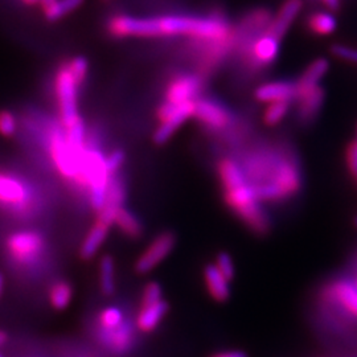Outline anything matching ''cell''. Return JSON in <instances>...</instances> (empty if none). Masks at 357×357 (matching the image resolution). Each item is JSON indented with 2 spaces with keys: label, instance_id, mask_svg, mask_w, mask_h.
I'll return each mask as SVG.
<instances>
[{
  "label": "cell",
  "instance_id": "obj_27",
  "mask_svg": "<svg viewBox=\"0 0 357 357\" xmlns=\"http://www.w3.org/2000/svg\"><path fill=\"white\" fill-rule=\"evenodd\" d=\"M290 101H277V102L268 103L266 110H265V123L268 126L278 125L282 119L287 115L290 110Z\"/></svg>",
  "mask_w": 357,
  "mask_h": 357
},
{
  "label": "cell",
  "instance_id": "obj_29",
  "mask_svg": "<svg viewBox=\"0 0 357 357\" xmlns=\"http://www.w3.org/2000/svg\"><path fill=\"white\" fill-rule=\"evenodd\" d=\"M163 299V290L158 282H150L146 284L142 294L141 305H150Z\"/></svg>",
  "mask_w": 357,
  "mask_h": 357
},
{
  "label": "cell",
  "instance_id": "obj_15",
  "mask_svg": "<svg viewBox=\"0 0 357 357\" xmlns=\"http://www.w3.org/2000/svg\"><path fill=\"white\" fill-rule=\"evenodd\" d=\"M255 98L259 102L271 103L277 101H290L293 102L296 98L295 82L278 81L261 85L255 90Z\"/></svg>",
  "mask_w": 357,
  "mask_h": 357
},
{
  "label": "cell",
  "instance_id": "obj_28",
  "mask_svg": "<svg viewBox=\"0 0 357 357\" xmlns=\"http://www.w3.org/2000/svg\"><path fill=\"white\" fill-rule=\"evenodd\" d=\"M100 324L105 332L114 331L123 324V314L116 307L105 308L100 315Z\"/></svg>",
  "mask_w": 357,
  "mask_h": 357
},
{
  "label": "cell",
  "instance_id": "obj_8",
  "mask_svg": "<svg viewBox=\"0 0 357 357\" xmlns=\"http://www.w3.org/2000/svg\"><path fill=\"white\" fill-rule=\"evenodd\" d=\"M175 245L176 237L174 233L165 231L159 234L137 259L135 271L138 274H147L153 271V268H158L172 253Z\"/></svg>",
  "mask_w": 357,
  "mask_h": 357
},
{
  "label": "cell",
  "instance_id": "obj_16",
  "mask_svg": "<svg viewBox=\"0 0 357 357\" xmlns=\"http://www.w3.org/2000/svg\"><path fill=\"white\" fill-rule=\"evenodd\" d=\"M326 93L321 86H317L315 89L310 90L301 96L296 102H298V119L301 123H310L315 119V116L323 106L324 102Z\"/></svg>",
  "mask_w": 357,
  "mask_h": 357
},
{
  "label": "cell",
  "instance_id": "obj_4",
  "mask_svg": "<svg viewBox=\"0 0 357 357\" xmlns=\"http://www.w3.org/2000/svg\"><path fill=\"white\" fill-rule=\"evenodd\" d=\"M79 86L81 85L70 72L68 63L63 65L56 76V96L60 107L61 123L65 128L73 126L81 119L77 109V97Z\"/></svg>",
  "mask_w": 357,
  "mask_h": 357
},
{
  "label": "cell",
  "instance_id": "obj_41",
  "mask_svg": "<svg viewBox=\"0 0 357 357\" xmlns=\"http://www.w3.org/2000/svg\"><path fill=\"white\" fill-rule=\"evenodd\" d=\"M23 1L26 3V4H31V6H32V4H36V3H38V0H23Z\"/></svg>",
  "mask_w": 357,
  "mask_h": 357
},
{
  "label": "cell",
  "instance_id": "obj_9",
  "mask_svg": "<svg viewBox=\"0 0 357 357\" xmlns=\"http://www.w3.org/2000/svg\"><path fill=\"white\" fill-rule=\"evenodd\" d=\"M193 116L212 130L228 128L231 122V115L227 107L211 98H197L195 101Z\"/></svg>",
  "mask_w": 357,
  "mask_h": 357
},
{
  "label": "cell",
  "instance_id": "obj_37",
  "mask_svg": "<svg viewBox=\"0 0 357 357\" xmlns=\"http://www.w3.org/2000/svg\"><path fill=\"white\" fill-rule=\"evenodd\" d=\"M330 10H337L339 8V0H321Z\"/></svg>",
  "mask_w": 357,
  "mask_h": 357
},
{
  "label": "cell",
  "instance_id": "obj_33",
  "mask_svg": "<svg viewBox=\"0 0 357 357\" xmlns=\"http://www.w3.org/2000/svg\"><path fill=\"white\" fill-rule=\"evenodd\" d=\"M331 51L336 57L345 60L348 63L357 64L356 48L348 47V45H344V44H335V45H332Z\"/></svg>",
  "mask_w": 357,
  "mask_h": 357
},
{
  "label": "cell",
  "instance_id": "obj_24",
  "mask_svg": "<svg viewBox=\"0 0 357 357\" xmlns=\"http://www.w3.org/2000/svg\"><path fill=\"white\" fill-rule=\"evenodd\" d=\"M73 298V289L68 282H57L52 286L50 291V302L56 310H65L70 305Z\"/></svg>",
  "mask_w": 357,
  "mask_h": 357
},
{
  "label": "cell",
  "instance_id": "obj_39",
  "mask_svg": "<svg viewBox=\"0 0 357 357\" xmlns=\"http://www.w3.org/2000/svg\"><path fill=\"white\" fill-rule=\"evenodd\" d=\"M3 290H4V277H3V274L0 273V298H1Z\"/></svg>",
  "mask_w": 357,
  "mask_h": 357
},
{
  "label": "cell",
  "instance_id": "obj_25",
  "mask_svg": "<svg viewBox=\"0 0 357 357\" xmlns=\"http://www.w3.org/2000/svg\"><path fill=\"white\" fill-rule=\"evenodd\" d=\"M310 29L318 35H330L336 28V19L328 13H318L312 15L308 20Z\"/></svg>",
  "mask_w": 357,
  "mask_h": 357
},
{
  "label": "cell",
  "instance_id": "obj_43",
  "mask_svg": "<svg viewBox=\"0 0 357 357\" xmlns=\"http://www.w3.org/2000/svg\"><path fill=\"white\" fill-rule=\"evenodd\" d=\"M356 286H357V283H356Z\"/></svg>",
  "mask_w": 357,
  "mask_h": 357
},
{
  "label": "cell",
  "instance_id": "obj_6",
  "mask_svg": "<svg viewBox=\"0 0 357 357\" xmlns=\"http://www.w3.org/2000/svg\"><path fill=\"white\" fill-rule=\"evenodd\" d=\"M50 150H51L52 159L60 174L66 178L77 180L79 174V165H81V153H77L68 144L65 132L59 128L52 130L50 137ZM85 150V149H84Z\"/></svg>",
  "mask_w": 357,
  "mask_h": 357
},
{
  "label": "cell",
  "instance_id": "obj_14",
  "mask_svg": "<svg viewBox=\"0 0 357 357\" xmlns=\"http://www.w3.org/2000/svg\"><path fill=\"white\" fill-rule=\"evenodd\" d=\"M280 38L265 32L261 38L255 40L248 53L252 56V60L257 66H268L275 61L280 53Z\"/></svg>",
  "mask_w": 357,
  "mask_h": 357
},
{
  "label": "cell",
  "instance_id": "obj_20",
  "mask_svg": "<svg viewBox=\"0 0 357 357\" xmlns=\"http://www.w3.org/2000/svg\"><path fill=\"white\" fill-rule=\"evenodd\" d=\"M110 227L103 224L101 221H97L94 224V227L89 230V233L86 234L84 243L79 248V255L84 259H91L94 255L100 252V249L102 248L103 243L107 238Z\"/></svg>",
  "mask_w": 357,
  "mask_h": 357
},
{
  "label": "cell",
  "instance_id": "obj_13",
  "mask_svg": "<svg viewBox=\"0 0 357 357\" xmlns=\"http://www.w3.org/2000/svg\"><path fill=\"white\" fill-rule=\"evenodd\" d=\"M301 10H302V0H286L281 10L271 19L266 32L268 35L281 40L293 24L294 20L299 15Z\"/></svg>",
  "mask_w": 357,
  "mask_h": 357
},
{
  "label": "cell",
  "instance_id": "obj_26",
  "mask_svg": "<svg viewBox=\"0 0 357 357\" xmlns=\"http://www.w3.org/2000/svg\"><path fill=\"white\" fill-rule=\"evenodd\" d=\"M84 0H57L52 7L45 10L44 13L48 20L56 22L59 19H63L66 15L73 13L77 10Z\"/></svg>",
  "mask_w": 357,
  "mask_h": 357
},
{
  "label": "cell",
  "instance_id": "obj_22",
  "mask_svg": "<svg viewBox=\"0 0 357 357\" xmlns=\"http://www.w3.org/2000/svg\"><path fill=\"white\" fill-rule=\"evenodd\" d=\"M333 296L343 306L357 317V286L349 282H339L332 287Z\"/></svg>",
  "mask_w": 357,
  "mask_h": 357
},
{
  "label": "cell",
  "instance_id": "obj_12",
  "mask_svg": "<svg viewBox=\"0 0 357 357\" xmlns=\"http://www.w3.org/2000/svg\"><path fill=\"white\" fill-rule=\"evenodd\" d=\"M125 203V185L121 178H112L109 191L106 195V200L102 209L98 212V220L103 224L112 227L114 224L115 216L118 211Z\"/></svg>",
  "mask_w": 357,
  "mask_h": 357
},
{
  "label": "cell",
  "instance_id": "obj_3",
  "mask_svg": "<svg viewBox=\"0 0 357 357\" xmlns=\"http://www.w3.org/2000/svg\"><path fill=\"white\" fill-rule=\"evenodd\" d=\"M218 172L225 188V200L230 208L249 228L258 233H266L270 228L268 215L245 176L243 167L233 159H222Z\"/></svg>",
  "mask_w": 357,
  "mask_h": 357
},
{
  "label": "cell",
  "instance_id": "obj_10",
  "mask_svg": "<svg viewBox=\"0 0 357 357\" xmlns=\"http://www.w3.org/2000/svg\"><path fill=\"white\" fill-rule=\"evenodd\" d=\"M203 89V81L196 75H180L174 78L166 90V102L184 103L196 101Z\"/></svg>",
  "mask_w": 357,
  "mask_h": 357
},
{
  "label": "cell",
  "instance_id": "obj_36",
  "mask_svg": "<svg viewBox=\"0 0 357 357\" xmlns=\"http://www.w3.org/2000/svg\"><path fill=\"white\" fill-rule=\"evenodd\" d=\"M212 357H248V355L243 351H225V352H218Z\"/></svg>",
  "mask_w": 357,
  "mask_h": 357
},
{
  "label": "cell",
  "instance_id": "obj_42",
  "mask_svg": "<svg viewBox=\"0 0 357 357\" xmlns=\"http://www.w3.org/2000/svg\"><path fill=\"white\" fill-rule=\"evenodd\" d=\"M355 225H356V227H357V217H356V218H355Z\"/></svg>",
  "mask_w": 357,
  "mask_h": 357
},
{
  "label": "cell",
  "instance_id": "obj_17",
  "mask_svg": "<svg viewBox=\"0 0 357 357\" xmlns=\"http://www.w3.org/2000/svg\"><path fill=\"white\" fill-rule=\"evenodd\" d=\"M167 312L168 303L165 299L150 305H141V310L137 317V328L142 332L155 331L160 321L165 319Z\"/></svg>",
  "mask_w": 357,
  "mask_h": 357
},
{
  "label": "cell",
  "instance_id": "obj_5",
  "mask_svg": "<svg viewBox=\"0 0 357 357\" xmlns=\"http://www.w3.org/2000/svg\"><path fill=\"white\" fill-rule=\"evenodd\" d=\"M195 113V101L184 103L165 102L158 112L160 126L153 134V141L158 144L166 143L188 118Z\"/></svg>",
  "mask_w": 357,
  "mask_h": 357
},
{
  "label": "cell",
  "instance_id": "obj_34",
  "mask_svg": "<svg viewBox=\"0 0 357 357\" xmlns=\"http://www.w3.org/2000/svg\"><path fill=\"white\" fill-rule=\"evenodd\" d=\"M123 162H125V153H123V151H121V150H115L109 156L105 158L106 168H107V171L112 175L119 169V167L123 165Z\"/></svg>",
  "mask_w": 357,
  "mask_h": 357
},
{
  "label": "cell",
  "instance_id": "obj_31",
  "mask_svg": "<svg viewBox=\"0 0 357 357\" xmlns=\"http://www.w3.org/2000/svg\"><path fill=\"white\" fill-rule=\"evenodd\" d=\"M68 65H69V69H70V72L73 73V76L76 77L78 84L82 85L85 77L88 75V68H89L86 59L82 57V56H77L75 59H72V60L68 63Z\"/></svg>",
  "mask_w": 357,
  "mask_h": 357
},
{
  "label": "cell",
  "instance_id": "obj_19",
  "mask_svg": "<svg viewBox=\"0 0 357 357\" xmlns=\"http://www.w3.org/2000/svg\"><path fill=\"white\" fill-rule=\"evenodd\" d=\"M204 282L209 295L216 302H227L230 296L229 282L215 265H206L204 268Z\"/></svg>",
  "mask_w": 357,
  "mask_h": 357
},
{
  "label": "cell",
  "instance_id": "obj_23",
  "mask_svg": "<svg viewBox=\"0 0 357 357\" xmlns=\"http://www.w3.org/2000/svg\"><path fill=\"white\" fill-rule=\"evenodd\" d=\"M114 224H116V227L131 238L139 237L143 231V227L138 217L135 216L132 212H130L125 206H122L118 211Z\"/></svg>",
  "mask_w": 357,
  "mask_h": 357
},
{
  "label": "cell",
  "instance_id": "obj_38",
  "mask_svg": "<svg viewBox=\"0 0 357 357\" xmlns=\"http://www.w3.org/2000/svg\"><path fill=\"white\" fill-rule=\"evenodd\" d=\"M56 1H57V0H38V3L41 4V7H43V10H44V11H45V10H48L50 7H52Z\"/></svg>",
  "mask_w": 357,
  "mask_h": 357
},
{
  "label": "cell",
  "instance_id": "obj_40",
  "mask_svg": "<svg viewBox=\"0 0 357 357\" xmlns=\"http://www.w3.org/2000/svg\"><path fill=\"white\" fill-rule=\"evenodd\" d=\"M7 342V335L4 332L0 331V345L4 344Z\"/></svg>",
  "mask_w": 357,
  "mask_h": 357
},
{
  "label": "cell",
  "instance_id": "obj_32",
  "mask_svg": "<svg viewBox=\"0 0 357 357\" xmlns=\"http://www.w3.org/2000/svg\"><path fill=\"white\" fill-rule=\"evenodd\" d=\"M17 130L16 118L11 112H0V134L4 137H13Z\"/></svg>",
  "mask_w": 357,
  "mask_h": 357
},
{
  "label": "cell",
  "instance_id": "obj_1",
  "mask_svg": "<svg viewBox=\"0 0 357 357\" xmlns=\"http://www.w3.org/2000/svg\"><path fill=\"white\" fill-rule=\"evenodd\" d=\"M107 28L115 38L190 36L222 48H225L233 38L229 23L220 15H166L160 17L115 15L110 19Z\"/></svg>",
  "mask_w": 357,
  "mask_h": 357
},
{
  "label": "cell",
  "instance_id": "obj_44",
  "mask_svg": "<svg viewBox=\"0 0 357 357\" xmlns=\"http://www.w3.org/2000/svg\"><path fill=\"white\" fill-rule=\"evenodd\" d=\"M0 357H1V356H0Z\"/></svg>",
  "mask_w": 357,
  "mask_h": 357
},
{
  "label": "cell",
  "instance_id": "obj_18",
  "mask_svg": "<svg viewBox=\"0 0 357 357\" xmlns=\"http://www.w3.org/2000/svg\"><path fill=\"white\" fill-rule=\"evenodd\" d=\"M327 70H328V61L324 59H318L310 65L305 70V73L295 82V88H296L295 101L307 91L319 86L320 79L326 76Z\"/></svg>",
  "mask_w": 357,
  "mask_h": 357
},
{
  "label": "cell",
  "instance_id": "obj_2",
  "mask_svg": "<svg viewBox=\"0 0 357 357\" xmlns=\"http://www.w3.org/2000/svg\"><path fill=\"white\" fill-rule=\"evenodd\" d=\"M243 172L261 202L287 199L299 191L302 184L299 168L293 158L284 153H255L248 160Z\"/></svg>",
  "mask_w": 357,
  "mask_h": 357
},
{
  "label": "cell",
  "instance_id": "obj_7",
  "mask_svg": "<svg viewBox=\"0 0 357 357\" xmlns=\"http://www.w3.org/2000/svg\"><path fill=\"white\" fill-rule=\"evenodd\" d=\"M7 248L10 255L23 265H28L40 258L44 250V238L38 231L24 230L13 233L8 238Z\"/></svg>",
  "mask_w": 357,
  "mask_h": 357
},
{
  "label": "cell",
  "instance_id": "obj_35",
  "mask_svg": "<svg viewBox=\"0 0 357 357\" xmlns=\"http://www.w3.org/2000/svg\"><path fill=\"white\" fill-rule=\"evenodd\" d=\"M347 159H348V166L351 172L357 176V141L349 144L347 151Z\"/></svg>",
  "mask_w": 357,
  "mask_h": 357
},
{
  "label": "cell",
  "instance_id": "obj_30",
  "mask_svg": "<svg viewBox=\"0 0 357 357\" xmlns=\"http://www.w3.org/2000/svg\"><path fill=\"white\" fill-rule=\"evenodd\" d=\"M220 273L228 280L231 281L234 278V273H236V268H234V264H233V259L228 253H220L216 257V264H215Z\"/></svg>",
  "mask_w": 357,
  "mask_h": 357
},
{
  "label": "cell",
  "instance_id": "obj_11",
  "mask_svg": "<svg viewBox=\"0 0 357 357\" xmlns=\"http://www.w3.org/2000/svg\"><path fill=\"white\" fill-rule=\"evenodd\" d=\"M31 202V191L20 178L0 174V203L26 209Z\"/></svg>",
  "mask_w": 357,
  "mask_h": 357
},
{
  "label": "cell",
  "instance_id": "obj_21",
  "mask_svg": "<svg viewBox=\"0 0 357 357\" xmlns=\"http://www.w3.org/2000/svg\"><path fill=\"white\" fill-rule=\"evenodd\" d=\"M98 281L101 293L106 296L115 291V262L112 255H103L98 266Z\"/></svg>",
  "mask_w": 357,
  "mask_h": 357
}]
</instances>
